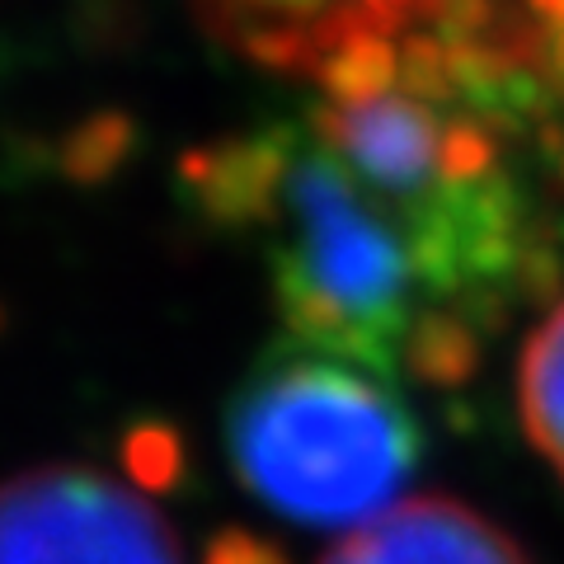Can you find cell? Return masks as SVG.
I'll return each mask as SVG.
<instances>
[{
    "label": "cell",
    "instance_id": "4",
    "mask_svg": "<svg viewBox=\"0 0 564 564\" xmlns=\"http://www.w3.org/2000/svg\"><path fill=\"white\" fill-rule=\"evenodd\" d=\"M198 20L250 62L315 76L352 39H404L443 0H193Z\"/></svg>",
    "mask_w": 564,
    "mask_h": 564
},
{
    "label": "cell",
    "instance_id": "8",
    "mask_svg": "<svg viewBox=\"0 0 564 564\" xmlns=\"http://www.w3.org/2000/svg\"><path fill=\"white\" fill-rule=\"evenodd\" d=\"M518 414L532 447L564 480V302L527 334L518 358Z\"/></svg>",
    "mask_w": 564,
    "mask_h": 564
},
{
    "label": "cell",
    "instance_id": "9",
    "mask_svg": "<svg viewBox=\"0 0 564 564\" xmlns=\"http://www.w3.org/2000/svg\"><path fill=\"white\" fill-rule=\"evenodd\" d=\"M480 352V325L466 321L462 311L433 306L414 321L410 339L400 348V367L423 386H462L475 377Z\"/></svg>",
    "mask_w": 564,
    "mask_h": 564
},
{
    "label": "cell",
    "instance_id": "5",
    "mask_svg": "<svg viewBox=\"0 0 564 564\" xmlns=\"http://www.w3.org/2000/svg\"><path fill=\"white\" fill-rule=\"evenodd\" d=\"M315 137L391 203H423L443 180V151L452 113L410 90H391L367 104H325Z\"/></svg>",
    "mask_w": 564,
    "mask_h": 564
},
{
    "label": "cell",
    "instance_id": "11",
    "mask_svg": "<svg viewBox=\"0 0 564 564\" xmlns=\"http://www.w3.org/2000/svg\"><path fill=\"white\" fill-rule=\"evenodd\" d=\"M132 151V122L128 113H95L85 118L62 147V170L80 184H99L128 161Z\"/></svg>",
    "mask_w": 564,
    "mask_h": 564
},
{
    "label": "cell",
    "instance_id": "12",
    "mask_svg": "<svg viewBox=\"0 0 564 564\" xmlns=\"http://www.w3.org/2000/svg\"><path fill=\"white\" fill-rule=\"evenodd\" d=\"M122 456H128V470H132V480L141 489L174 485V475H180V466H184L180 437H174L170 429H161V423H141V429H132L128 452Z\"/></svg>",
    "mask_w": 564,
    "mask_h": 564
},
{
    "label": "cell",
    "instance_id": "3",
    "mask_svg": "<svg viewBox=\"0 0 564 564\" xmlns=\"http://www.w3.org/2000/svg\"><path fill=\"white\" fill-rule=\"evenodd\" d=\"M0 564H184V551L132 485L47 462L0 480Z\"/></svg>",
    "mask_w": 564,
    "mask_h": 564
},
{
    "label": "cell",
    "instance_id": "1",
    "mask_svg": "<svg viewBox=\"0 0 564 564\" xmlns=\"http://www.w3.org/2000/svg\"><path fill=\"white\" fill-rule=\"evenodd\" d=\"M423 452L386 372L278 344L226 400V456L263 508L302 527H362L395 508Z\"/></svg>",
    "mask_w": 564,
    "mask_h": 564
},
{
    "label": "cell",
    "instance_id": "10",
    "mask_svg": "<svg viewBox=\"0 0 564 564\" xmlns=\"http://www.w3.org/2000/svg\"><path fill=\"white\" fill-rule=\"evenodd\" d=\"M325 85V104H367L400 90V39H352L329 52L315 70Z\"/></svg>",
    "mask_w": 564,
    "mask_h": 564
},
{
    "label": "cell",
    "instance_id": "13",
    "mask_svg": "<svg viewBox=\"0 0 564 564\" xmlns=\"http://www.w3.org/2000/svg\"><path fill=\"white\" fill-rule=\"evenodd\" d=\"M203 564H292L282 555V545L269 536L245 532V527H221L217 536L203 545Z\"/></svg>",
    "mask_w": 564,
    "mask_h": 564
},
{
    "label": "cell",
    "instance_id": "14",
    "mask_svg": "<svg viewBox=\"0 0 564 564\" xmlns=\"http://www.w3.org/2000/svg\"><path fill=\"white\" fill-rule=\"evenodd\" d=\"M532 10L564 39V0H532Z\"/></svg>",
    "mask_w": 564,
    "mask_h": 564
},
{
    "label": "cell",
    "instance_id": "2",
    "mask_svg": "<svg viewBox=\"0 0 564 564\" xmlns=\"http://www.w3.org/2000/svg\"><path fill=\"white\" fill-rule=\"evenodd\" d=\"M273 231V302L292 344L391 377L433 302L414 217L367 188L321 137L296 132Z\"/></svg>",
    "mask_w": 564,
    "mask_h": 564
},
{
    "label": "cell",
    "instance_id": "7",
    "mask_svg": "<svg viewBox=\"0 0 564 564\" xmlns=\"http://www.w3.org/2000/svg\"><path fill=\"white\" fill-rule=\"evenodd\" d=\"M292 147L296 128H263L245 137H221L212 147H193L180 161V180L193 212L212 226H226V231L269 226Z\"/></svg>",
    "mask_w": 564,
    "mask_h": 564
},
{
    "label": "cell",
    "instance_id": "6",
    "mask_svg": "<svg viewBox=\"0 0 564 564\" xmlns=\"http://www.w3.org/2000/svg\"><path fill=\"white\" fill-rule=\"evenodd\" d=\"M321 564H532L499 522L462 499L423 494L352 527Z\"/></svg>",
    "mask_w": 564,
    "mask_h": 564
}]
</instances>
